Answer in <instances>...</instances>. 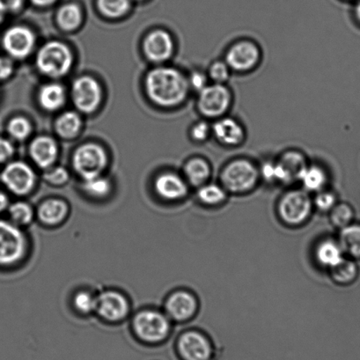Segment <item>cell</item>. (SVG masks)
I'll return each mask as SVG.
<instances>
[{"label":"cell","mask_w":360,"mask_h":360,"mask_svg":"<svg viewBox=\"0 0 360 360\" xmlns=\"http://www.w3.org/2000/svg\"><path fill=\"white\" fill-rule=\"evenodd\" d=\"M184 174L187 181L193 186H202L209 179L211 167L205 160L195 158L186 163L184 167Z\"/></svg>","instance_id":"obj_28"},{"label":"cell","mask_w":360,"mask_h":360,"mask_svg":"<svg viewBox=\"0 0 360 360\" xmlns=\"http://www.w3.org/2000/svg\"><path fill=\"white\" fill-rule=\"evenodd\" d=\"M316 257L321 266L330 269L345 257V253L338 242L325 240L318 244Z\"/></svg>","instance_id":"obj_24"},{"label":"cell","mask_w":360,"mask_h":360,"mask_svg":"<svg viewBox=\"0 0 360 360\" xmlns=\"http://www.w3.org/2000/svg\"><path fill=\"white\" fill-rule=\"evenodd\" d=\"M66 99L65 90L60 84H46L38 93V101L44 110L53 112L63 107Z\"/></svg>","instance_id":"obj_22"},{"label":"cell","mask_w":360,"mask_h":360,"mask_svg":"<svg viewBox=\"0 0 360 360\" xmlns=\"http://www.w3.org/2000/svg\"><path fill=\"white\" fill-rule=\"evenodd\" d=\"M9 205V199L8 195H6L5 192L0 191V213L8 211Z\"/></svg>","instance_id":"obj_46"},{"label":"cell","mask_w":360,"mask_h":360,"mask_svg":"<svg viewBox=\"0 0 360 360\" xmlns=\"http://www.w3.org/2000/svg\"><path fill=\"white\" fill-rule=\"evenodd\" d=\"M177 349L184 360H210L212 356V345L201 332H185L177 342Z\"/></svg>","instance_id":"obj_12"},{"label":"cell","mask_w":360,"mask_h":360,"mask_svg":"<svg viewBox=\"0 0 360 360\" xmlns=\"http://www.w3.org/2000/svg\"><path fill=\"white\" fill-rule=\"evenodd\" d=\"M314 205L321 212H330L337 205V197L330 191H319L314 200Z\"/></svg>","instance_id":"obj_39"},{"label":"cell","mask_w":360,"mask_h":360,"mask_svg":"<svg viewBox=\"0 0 360 360\" xmlns=\"http://www.w3.org/2000/svg\"><path fill=\"white\" fill-rule=\"evenodd\" d=\"M198 300L190 292H174L167 298L165 309L167 317L177 321L191 319L198 310Z\"/></svg>","instance_id":"obj_16"},{"label":"cell","mask_w":360,"mask_h":360,"mask_svg":"<svg viewBox=\"0 0 360 360\" xmlns=\"http://www.w3.org/2000/svg\"><path fill=\"white\" fill-rule=\"evenodd\" d=\"M44 180L48 184L55 185V186H61L68 183L69 180L68 171L63 167H51L46 170L44 174Z\"/></svg>","instance_id":"obj_38"},{"label":"cell","mask_w":360,"mask_h":360,"mask_svg":"<svg viewBox=\"0 0 360 360\" xmlns=\"http://www.w3.org/2000/svg\"><path fill=\"white\" fill-rule=\"evenodd\" d=\"M259 174L267 181H276V163H264Z\"/></svg>","instance_id":"obj_45"},{"label":"cell","mask_w":360,"mask_h":360,"mask_svg":"<svg viewBox=\"0 0 360 360\" xmlns=\"http://www.w3.org/2000/svg\"><path fill=\"white\" fill-rule=\"evenodd\" d=\"M8 214L10 221L18 226L30 225L33 221L34 212L31 205L26 202H16L15 204L9 205Z\"/></svg>","instance_id":"obj_32"},{"label":"cell","mask_w":360,"mask_h":360,"mask_svg":"<svg viewBox=\"0 0 360 360\" xmlns=\"http://www.w3.org/2000/svg\"><path fill=\"white\" fill-rule=\"evenodd\" d=\"M355 13L356 19H358L360 22V2L359 3L358 6H356Z\"/></svg>","instance_id":"obj_48"},{"label":"cell","mask_w":360,"mask_h":360,"mask_svg":"<svg viewBox=\"0 0 360 360\" xmlns=\"http://www.w3.org/2000/svg\"><path fill=\"white\" fill-rule=\"evenodd\" d=\"M226 197L225 188L217 184H204L199 188L198 198L202 204L214 206L221 204Z\"/></svg>","instance_id":"obj_33"},{"label":"cell","mask_w":360,"mask_h":360,"mask_svg":"<svg viewBox=\"0 0 360 360\" xmlns=\"http://www.w3.org/2000/svg\"><path fill=\"white\" fill-rule=\"evenodd\" d=\"M27 251V240L20 226L0 219V267L19 263Z\"/></svg>","instance_id":"obj_3"},{"label":"cell","mask_w":360,"mask_h":360,"mask_svg":"<svg viewBox=\"0 0 360 360\" xmlns=\"http://www.w3.org/2000/svg\"><path fill=\"white\" fill-rule=\"evenodd\" d=\"M312 210V201L307 192L292 191L286 193L278 204L281 219L290 226H299L309 218Z\"/></svg>","instance_id":"obj_7"},{"label":"cell","mask_w":360,"mask_h":360,"mask_svg":"<svg viewBox=\"0 0 360 360\" xmlns=\"http://www.w3.org/2000/svg\"><path fill=\"white\" fill-rule=\"evenodd\" d=\"M260 59L259 48L250 41H238L229 48L226 54V63L231 70L249 72Z\"/></svg>","instance_id":"obj_13"},{"label":"cell","mask_w":360,"mask_h":360,"mask_svg":"<svg viewBox=\"0 0 360 360\" xmlns=\"http://www.w3.org/2000/svg\"><path fill=\"white\" fill-rule=\"evenodd\" d=\"M15 65L11 59L6 57H0V80H6L13 75Z\"/></svg>","instance_id":"obj_43"},{"label":"cell","mask_w":360,"mask_h":360,"mask_svg":"<svg viewBox=\"0 0 360 360\" xmlns=\"http://www.w3.org/2000/svg\"><path fill=\"white\" fill-rule=\"evenodd\" d=\"M340 230L338 243L345 255L360 260V223H352Z\"/></svg>","instance_id":"obj_23"},{"label":"cell","mask_w":360,"mask_h":360,"mask_svg":"<svg viewBox=\"0 0 360 360\" xmlns=\"http://www.w3.org/2000/svg\"><path fill=\"white\" fill-rule=\"evenodd\" d=\"M82 118L76 112L68 111L59 115L55 124V130L63 139H72L78 135L82 128Z\"/></svg>","instance_id":"obj_26"},{"label":"cell","mask_w":360,"mask_h":360,"mask_svg":"<svg viewBox=\"0 0 360 360\" xmlns=\"http://www.w3.org/2000/svg\"><path fill=\"white\" fill-rule=\"evenodd\" d=\"M212 128L205 121L198 122L191 128V135L195 141L202 142L206 141L211 134Z\"/></svg>","instance_id":"obj_40"},{"label":"cell","mask_w":360,"mask_h":360,"mask_svg":"<svg viewBox=\"0 0 360 360\" xmlns=\"http://www.w3.org/2000/svg\"><path fill=\"white\" fill-rule=\"evenodd\" d=\"M138 1H143V0H138Z\"/></svg>","instance_id":"obj_50"},{"label":"cell","mask_w":360,"mask_h":360,"mask_svg":"<svg viewBox=\"0 0 360 360\" xmlns=\"http://www.w3.org/2000/svg\"><path fill=\"white\" fill-rule=\"evenodd\" d=\"M299 180L303 186L309 191H321L327 181L324 170L317 166H307L300 174Z\"/></svg>","instance_id":"obj_29"},{"label":"cell","mask_w":360,"mask_h":360,"mask_svg":"<svg viewBox=\"0 0 360 360\" xmlns=\"http://www.w3.org/2000/svg\"><path fill=\"white\" fill-rule=\"evenodd\" d=\"M58 153L57 143L48 136L34 139L30 146L31 159L41 169L47 170L53 167L58 159Z\"/></svg>","instance_id":"obj_17"},{"label":"cell","mask_w":360,"mask_h":360,"mask_svg":"<svg viewBox=\"0 0 360 360\" xmlns=\"http://www.w3.org/2000/svg\"><path fill=\"white\" fill-rule=\"evenodd\" d=\"M332 279L339 285H347L355 282L359 274L358 263L351 257H344L330 269Z\"/></svg>","instance_id":"obj_25"},{"label":"cell","mask_w":360,"mask_h":360,"mask_svg":"<svg viewBox=\"0 0 360 360\" xmlns=\"http://www.w3.org/2000/svg\"><path fill=\"white\" fill-rule=\"evenodd\" d=\"M0 181L13 194L25 195L36 186L37 176L32 167L27 163L12 162L2 170Z\"/></svg>","instance_id":"obj_8"},{"label":"cell","mask_w":360,"mask_h":360,"mask_svg":"<svg viewBox=\"0 0 360 360\" xmlns=\"http://www.w3.org/2000/svg\"><path fill=\"white\" fill-rule=\"evenodd\" d=\"M3 15H4V13H0V23L3 22Z\"/></svg>","instance_id":"obj_49"},{"label":"cell","mask_w":360,"mask_h":360,"mask_svg":"<svg viewBox=\"0 0 360 360\" xmlns=\"http://www.w3.org/2000/svg\"><path fill=\"white\" fill-rule=\"evenodd\" d=\"M208 76L201 71H195L191 73L190 78L188 79V85L190 89L195 91V92H200L208 86Z\"/></svg>","instance_id":"obj_41"},{"label":"cell","mask_w":360,"mask_h":360,"mask_svg":"<svg viewBox=\"0 0 360 360\" xmlns=\"http://www.w3.org/2000/svg\"><path fill=\"white\" fill-rule=\"evenodd\" d=\"M68 205L59 198H51L41 202L37 217L44 225L54 226L64 221L68 215Z\"/></svg>","instance_id":"obj_21"},{"label":"cell","mask_w":360,"mask_h":360,"mask_svg":"<svg viewBox=\"0 0 360 360\" xmlns=\"http://www.w3.org/2000/svg\"><path fill=\"white\" fill-rule=\"evenodd\" d=\"M132 327L141 340L148 344H157L167 338L171 324L167 314L148 309L136 314Z\"/></svg>","instance_id":"obj_4"},{"label":"cell","mask_w":360,"mask_h":360,"mask_svg":"<svg viewBox=\"0 0 360 360\" xmlns=\"http://www.w3.org/2000/svg\"><path fill=\"white\" fill-rule=\"evenodd\" d=\"M277 164L278 181L286 184L295 179H299L300 174L305 167L306 162L303 155L295 152H289L282 156Z\"/></svg>","instance_id":"obj_20"},{"label":"cell","mask_w":360,"mask_h":360,"mask_svg":"<svg viewBox=\"0 0 360 360\" xmlns=\"http://www.w3.org/2000/svg\"><path fill=\"white\" fill-rule=\"evenodd\" d=\"M73 306L78 312L89 314L96 312L97 306V297L87 291H79L73 298Z\"/></svg>","instance_id":"obj_36"},{"label":"cell","mask_w":360,"mask_h":360,"mask_svg":"<svg viewBox=\"0 0 360 360\" xmlns=\"http://www.w3.org/2000/svg\"><path fill=\"white\" fill-rule=\"evenodd\" d=\"M130 311L127 297L121 292L108 290L97 296L96 311L101 318L111 323L124 320Z\"/></svg>","instance_id":"obj_14"},{"label":"cell","mask_w":360,"mask_h":360,"mask_svg":"<svg viewBox=\"0 0 360 360\" xmlns=\"http://www.w3.org/2000/svg\"><path fill=\"white\" fill-rule=\"evenodd\" d=\"M72 54L68 45L52 41L45 44L37 55V68L41 75L59 79L70 72L72 65Z\"/></svg>","instance_id":"obj_2"},{"label":"cell","mask_w":360,"mask_h":360,"mask_svg":"<svg viewBox=\"0 0 360 360\" xmlns=\"http://www.w3.org/2000/svg\"><path fill=\"white\" fill-rule=\"evenodd\" d=\"M82 9L75 3L62 6L57 13V22L60 29L72 31L78 29L82 22Z\"/></svg>","instance_id":"obj_27"},{"label":"cell","mask_w":360,"mask_h":360,"mask_svg":"<svg viewBox=\"0 0 360 360\" xmlns=\"http://www.w3.org/2000/svg\"><path fill=\"white\" fill-rule=\"evenodd\" d=\"M72 99L77 110L85 114L93 113L101 101L100 84L92 77H80L72 84Z\"/></svg>","instance_id":"obj_10"},{"label":"cell","mask_w":360,"mask_h":360,"mask_svg":"<svg viewBox=\"0 0 360 360\" xmlns=\"http://www.w3.org/2000/svg\"><path fill=\"white\" fill-rule=\"evenodd\" d=\"M15 148L8 139L0 138V164L5 163L12 158Z\"/></svg>","instance_id":"obj_42"},{"label":"cell","mask_w":360,"mask_h":360,"mask_svg":"<svg viewBox=\"0 0 360 360\" xmlns=\"http://www.w3.org/2000/svg\"><path fill=\"white\" fill-rule=\"evenodd\" d=\"M231 69L225 61L212 63L208 70V78L216 84H224L230 78Z\"/></svg>","instance_id":"obj_37"},{"label":"cell","mask_w":360,"mask_h":360,"mask_svg":"<svg viewBox=\"0 0 360 360\" xmlns=\"http://www.w3.org/2000/svg\"><path fill=\"white\" fill-rule=\"evenodd\" d=\"M259 178V171L246 160H237L227 164L221 173L224 188L233 193H245L252 190Z\"/></svg>","instance_id":"obj_5"},{"label":"cell","mask_w":360,"mask_h":360,"mask_svg":"<svg viewBox=\"0 0 360 360\" xmlns=\"http://www.w3.org/2000/svg\"><path fill=\"white\" fill-rule=\"evenodd\" d=\"M143 49L146 58L153 63H163L171 58L174 51L172 37L166 31L157 30L146 37Z\"/></svg>","instance_id":"obj_15"},{"label":"cell","mask_w":360,"mask_h":360,"mask_svg":"<svg viewBox=\"0 0 360 360\" xmlns=\"http://www.w3.org/2000/svg\"><path fill=\"white\" fill-rule=\"evenodd\" d=\"M24 0H0V13H16L22 9Z\"/></svg>","instance_id":"obj_44"},{"label":"cell","mask_w":360,"mask_h":360,"mask_svg":"<svg viewBox=\"0 0 360 360\" xmlns=\"http://www.w3.org/2000/svg\"><path fill=\"white\" fill-rule=\"evenodd\" d=\"M10 136L15 141H23L30 137L32 127L27 119L17 117L10 120L6 128Z\"/></svg>","instance_id":"obj_35"},{"label":"cell","mask_w":360,"mask_h":360,"mask_svg":"<svg viewBox=\"0 0 360 360\" xmlns=\"http://www.w3.org/2000/svg\"><path fill=\"white\" fill-rule=\"evenodd\" d=\"M96 4L101 15L110 19L120 18L131 9V0H97Z\"/></svg>","instance_id":"obj_30"},{"label":"cell","mask_w":360,"mask_h":360,"mask_svg":"<svg viewBox=\"0 0 360 360\" xmlns=\"http://www.w3.org/2000/svg\"><path fill=\"white\" fill-rule=\"evenodd\" d=\"M2 45L10 57L23 59L29 57L36 45V36L26 27H12L2 38Z\"/></svg>","instance_id":"obj_11"},{"label":"cell","mask_w":360,"mask_h":360,"mask_svg":"<svg viewBox=\"0 0 360 360\" xmlns=\"http://www.w3.org/2000/svg\"><path fill=\"white\" fill-rule=\"evenodd\" d=\"M155 190L160 198L167 201L181 200L188 193V186L185 181L174 173H164L157 177Z\"/></svg>","instance_id":"obj_18"},{"label":"cell","mask_w":360,"mask_h":360,"mask_svg":"<svg viewBox=\"0 0 360 360\" xmlns=\"http://www.w3.org/2000/svg\"><path fill=\"white\" fill-rule=\"evenodd\" d=\"M111 183L108 178L103 176L83 180L82 191L94 199H103L107 198L111 192Z\"/></svg>","instance_id":"obj_31"},{"label":"cell","mask_w":360,"mask_h":360,"mask_svg":"<svg viewBox=\"0 0 360 360\" xmlns=\"http://www.w3.org/2000/svg\"><path fill=\"white\" fill-rule=\"evenodd\" d=\"M355 218L354 210L346 202L337 204L331 209L330 220L333 226L339 229L351 225Z\"/></svg>","instance_id":"obj_34"},{"label":"cell","mask_w":360,"mask_h":360,"mask_svg":"<svg viewBox=\"0 0 360 360\" xmlns=\"http://www.w3.org/2000/svg\"><path fill=\"white\" fill-rule=\"evenodd\" d=\"M30 1L38 8H47V6L53 5L57 0H30Z\"/></svg>","instance_id":"obj_47"},{"label":"cell","mask_w":360,"mask_h":360,"mask_svg":"<svg viewBox=\"0 0 360 360\" xmlns=\"http://www.w3.org/2000/svg\"><path fill=\"white\" fill-rule=\"evenodd\" d=\"M212 132L217 141L229 146L240 145L245 137L242 125L231 117L219 119L213 124Z\"/></svg>","instance_id":"obj_19"},{"label":"cell","mask_w":360,"mask_h":360,"mask_svg":"<svg viewBox=\"0 0 360 360\" xmlns=\"http://www.w3.org/2000/svg\"><path fill=\"white\" fill-rule=\"evenodd\" d=\"M107 164L106 152L101 146L94 143L80 146L72 157L73 169L83 180L101 176Z\"/></svg>","instance_id":"obj_6"},{"label":"cell","mask_w":360,"mask_h":360,"mask_svg":"<svg viewBox=\"0 0 360 360\" xmlns=\"http://www.w3.org/2000/svg\"><path fill=\"white\" fill-rule=\"evenodd\" d=\"M190 89L186 77L174 68L153 69L146 78V94L160 107L172 108L183 103Z\"/></svg>","instance_id":"obj_1"},{"label":"cell","mask_w":360,"mask_h":360,"mask_svg":"<svg viewBox=\"0 0 360 360\" xmlns=\"http://www.w3.org/2000/svg\"><path fill=\"white\" fill-rule=\"evenodd\" d=\"M198 108L206 117H222L231 104V93L224 84H212L198 93Z\"/></svg>","instance_id":"obj_9"}]
</instances>
